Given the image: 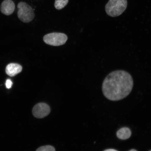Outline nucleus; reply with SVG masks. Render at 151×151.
<instances>
[{"mask_svg": "<svg viewBox=\"0 0 151 151\" xmlns=\"http://www.w3.org/2000/svg\"><path fill=\"white\" fill-rule=\"evenodd\" d=\"M132 132L129 128L123 127L119 129L116 132V136L119 139L125 140L131 137Z\"/></svg>", "mask_w": 151, "mask_h": 151, "instance_id": "8", "label": "nucleus"}, {"mask_svg": "<svg viewBox=\"0 0 151 151\" xmlns=\"http://www.w3.org/2000/svg\"><path fill=\"white\" fill-rule=\"evenodd\" d=\"M104 151H118L114 149H107V150H104Z\"/></svg>", "mask_w": 151, "mask_h": 151, "instance_id": "12", "label": "nucleus"}, {"mask_svg": "<svg viewBox=\"0 0 151 151\" xmlns=\"http://www.w3.org/2000/svg\"><path fill=\"white\" fill-rule=\"evenodd\" d=\"M45 43L51 46H58L65 44L68 39L67 35L60 33L47 34L43 37Z\"/></svg>", "mask_w": 151, "mask_h": 151, "instance_id": "4", "label": "nucleus"}, {"mask_svg": "<svg viewBox=\"0 0 151 151\" xmlns=\"http://www.w3.org/2000/svg\"><path fill=\"white\" fill-rule=\"evenodd\" d=\"M22 69V66L19 64L11 63L6 68V73L9 76L14 77L21 72Z\"/></svg>", "mask_w": 151, "mask_h": 151, "instance_id": "7", "label": "nucleus"}, {"mask_svg": "<svg viewBox=\"0 0 151 151\" xmlns=\"http://www.w3.org/2000/svg\"><path fill=\"white\" fill-rule=\"evenodd\" d=\"M150 151H151V150H150Z\"/></svg>", "mask_w": 151, "mask_h": 151, "instance_id": "14", "label": "nucleus"}, {"mask_svg": "<svg viewBox=\"0 0 151 151\" xmlns=\"http://www.w3.org/2000/svg\"><path fill=\"white\" fill-rule=\"evenodd\" d=\"M50 112V106L47 104L40 103L34 107L32 113L34 116L37 118H43L48 116Z\"/></svg>", "mask_w": 151, "mask_h": 151, "instance_id": "5", "label": "nucleus"}, {"mask_svg": "<svg viewBox=\"0 0 151 151\" xmlns=\"http://www.w3.org/2000/svg\"><path fill=\"white\" fill-rule=\"evenodd\" d=\"M36 151H55V149L54 147L47 145L40 147Z\"/></svg>", "mask_w": 151, "mask_h": 151, "instance_id": "10", "label": "nucleus"}, {"mask_svg": "<svg viewBox=\"0 0 151 151\" xmlns=\"http://www.w3.org/2000/svg\"><path fill=\"white\" fill-rule=\"evenodd\" d=\"M127 6V0H109L105 6V11L108 16L115 17L122 14Z\"/></svg>", "mask_w": 151, "mask_h": 151, "instance_id": "2", "label": "nucleus"}, {"mask_svg": "<svg viewBox=\"0 0 151 151\" xmlns=\"http://www.w3.org/2000/svg\"><path fill=\"white\" fill-rule=\"evenodd\" d=\"M129 151H137L136 150H134V149H132L131 150H129Z\"/></svg>", "mask_w": 151, "mask_h": 151, "instance_id": "13", "label": "nucleus"}, {"mask_svg": "<svg viewBox=\"0 0 151 151\" xmlns=\"http://www.w3.org/2000/svg\"><path fill=\"white\" fill-rule=\"evenodd\" d=\"M17 13L19 19L24 23H28L33 20L35 14L32 7L23 1L20 2L17 5Z\"/></svg>", "mask_w": 151, "mask_h": 151, "instance_id": "3", "label": "nucleus"}, {"mask_svg": "<svg viewBox=\"0 0 151 151\" xmlns=\"http://www.w3.org/2000/svg\"><path fill=\"white\" fill-rule=\"evenodd\" d=\"M133 80L127 72L114 71L107 76L102 87L104 95L110 101H118L127 97L133 89Z\"/></svg>", "mask_w": 151, "mask_h": 151, "instance_id": "1", "label": "nucleus"}, {"mask_svg": "<svg viewBox=\"0 0 151 151\" xmlns=\"http://www.w3.org/2000/svg\"><path fill=\"white\" fill-rule=\"evenodd\" d=\"M68 2L69 0H55L54 6L58 10H61L68 4Z\"/></svg>", "mask_w": 151, "mask_h": 151, "instance_id": "9", "label": "nucleus"}, {"mask_svg": "<svg viewBox=\"0 0 151 151\" xmlns=\"http://www.w3.org/2000/svg\"><path fill=\"white\" fill-rule=\"evenodd\" d=\"M15 9L14 3L12 0H4L1 5V12L6 16H9L12 14Z\"/></svg>", "mask_w": 151, "mask_h": 151, "instance_id": "6", "label": "nucleus"}, {"mask_svg": "<svg viewBox=\"0 0 151 151\" xmlns=\"http://www.w3.org/2000/svg\"><path fill=\"white\" fill-rule=\"evenodd\" d=\"M5 85L6 86V88H8V89H9V88L12 87L13 83L10 79H8L6 81Z\"/></svg>", "mask_w": 151, "mask_h": 151, "instance_id": "11", "label": "nucleus"}]
</instances>
